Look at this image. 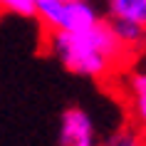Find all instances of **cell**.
Here are the masks:
<instances>
[{"label": "cell", "mask_w": 146, "mask_h": 146, "mask_svg": "<svg viewBox=\"0 0 146 146\" xmlns=\"http://www.w3.org/2000/svg\"><path fill=\"white\" fill-rule=\"evenodd\" d=\"M50 47L64 69L84 77H107L126 54H134L116 40L107 17H99L82 32H50Z\"/></svg>", "instance_id": "obj_1"}, {"label": "cell", "mask_w": 146, "mask_h": 146, "mask_svg": "<svg viewBox=\"0 0 146 146\" xmlns=\"http://www.w3.org/2000/svg\"><path fill=\"white\" fill-rule=\"evenodd\" d=\"M37 17L50 32H82L99 20L84 0H37Z\"/></svg>", "instance_id": "obj_2"}, {"label": "cell", "mask_w": 146, "mask_h": 146, "mask_svg": "<svg viewBox=\"0 0 146 146\" xmlns=\"http://www.w3.org/2000/svg\"><path fill=\"white\" fill-rule=\"evenodd\" d=\"M60 146H97V131L82 107H69L62 111Z\"/></svg>", "instance_id": "obj_3"}, {"label": "cell", "mask_w": 146, "mask_h": 146, "mask_svg": "<svg viewBox=\"0 0 146 146\" xmlns=\"http://www.w3.org/2000/svg\"><path fill=\"white\" fill-rule=\"evenodd\" d=\"M107 20H119L146 30V0H109Z\"/></svg>", "instance_id": "obj_4"}, {"label": "cell", "mask_w": 146, "mask_h": 146, "mask_svg": "<svg viewBox=\"0 0 146 146\" xmlns=\"http://www.w3.org/2000/svg\"><path fill=\"white\" fill-rule=\"evenodd\" d=\"M111 32L116 35V40L121 42L129 52L139 50L141 45H146V30L136 27V25H129V23H119V20H107Z\"/></svg>", "instance_id": "obj_5"}, {"label": "cell", "mask_w": 146, "mask_h": 146, "mask_svg": "<svg viewBox=\"0 0 146 146\" xmlns=\"http://www.w3.org/2000/svg\"><path fill=\"white\" fill-rule=\"evenodd\" d=\"M129 97L134 104V116L141 126H146V72H134L129 79Z\"/></svg>", "instance_id": "obj_6"}, {"label": "cell", "mask_w": 146, "mask_h": 146, "mask_svg": "<svg viewBox=\"0 0 146 146\" xmlns=\"http://www.w3.org/2000/svg\"><path fill=\"white\" fill-rule=\"evenodd\" d=\"M0 13L17 17H37V0H0Z\"/></svg>", "instance_id": "obj_7"}, {"label": "cell", "mask_w": 146, "mask_h": 146, "mask_svg": "<svg viewBox=\"0 0 146 146\" xmlns=\"http://www.w3.org/2000/svg\"><path fill=\"white\" fill-rule=\"evenodd\" d=\"M102 146H144V134L139 129H119Z\"/></svg>", "instance_id": "obj_8"}, {"label": "cell", "mask_w": 146, "mask_h": 146, "mask_svg": "<svg viewBox=\"0 0 146 146\" xmlns=\"http://www.w3.org/2000/svg\"><path fill=\"white\" fill-rule=\"evenodd\" d=\"M144 146H146V136H144Z\"/></svg>", "instance_id": "obj_9"}]
</instances>
